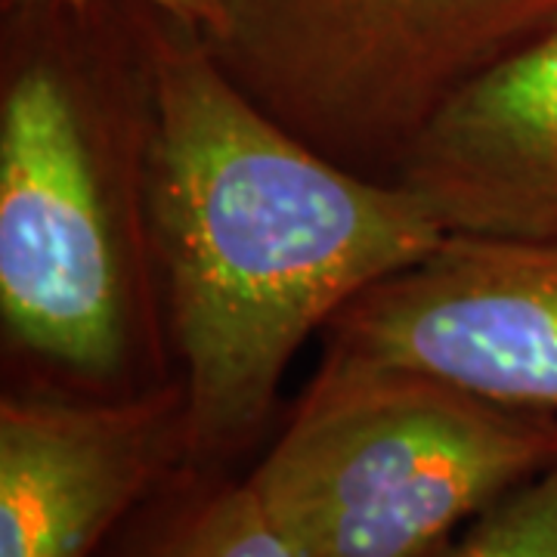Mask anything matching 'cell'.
I'll return each instance as SVG.
<instances>
[{
  "label": "cell",
  "instance_id": "1",
  "mask_svg": "<svg viewBox=\"0 0 557 557\" xmlns=\"http://www.w3.org/2000/svg\"><path fill=\"white\" fill-rule=\"evenodd\" d=\"M134 20L143 218L180 359L186 465L236 471L310 335L446 233L397 180L341 168L270 119L199 28L139 7Z\"/></svg>",
  "mask_w": 557,
  "mask_h": 557
},
{
  "label": "cell",
  "instance_id": "2",
  "mask_svg": "<svg viewBox=\"0 0 557 557\" xmlns=\"http://www.w3.org/2000/svg\"><path fill=\"white\" fill-rule=\"evenodd\" d=\"M552 461V412L325 350L245 478L295 557H431Z\"/></svg>",
  "mask_w": 557,
  "mask_h": 557
},
{
  "label": "cell",
  "instance_id": "3",
  "mask_svg": "<svg viewBox=\"0 0 557 557\" xmlns=\"http://www.w3.org/2000/svg\"><path fill=\"white\" fill-rule=\"evenodd\" d=\"M7 10L0 87V317L65 391H139L127 372V251L87 112L112 7Z\"/></svg>",
  "mask_w": 557,
  "mask_h": 557
},
{
  "label": "cell",
  "instance_id": "4",
  "mask_svg": "<svg viewBox=\"0 0 557 557\" xmlns=\"http://www.w3.org/2000/svg\"><path fill=\"white\" fill-rule=\"evenodd\" d=\"M555 25L557 0H226L205 40L319 156L394 180L458 94Z\"/></svg>",
  "mask_w": 557,
  "mask_h": 557
},
{
  "label": "cell",
  "instance_id": "5",
  "mask_svg": "<svg viewBox=\"0 0 557 557\" xmlns=\"http://www.w3.org/2000/svg\"><path fill=\"white\" fill-rule=\"evenodd\" d=\"M325 350L557 416V236H446L347 304Z\"/></svg>",
  "mask_w": 557,
  "mask_h": 557
},
{
  "label": "cell",
  "instance_id": "6",
  "mask_svg": "<svg viewBox=\"0 0 557 557\" xmlns=\"http://www.w3.org/2000/svg\"><path fill=\"white\" fill-rule=\"evenodd\" d=\"M186 465L177 379L124 394L20 387L0 399V557H97Z\"/></svg>",
  "mask_w": 557,
  "mask_h": 557
},
{
  "label": "cell",
  "instance_id": "7",
  "mask_svg": "<svg viewBox=\"0 0 557 557\" xmlns=\"http://www.w3.org/2000/svg\"><path fill=\"white\" fill-rule=\"evenodd\" d=\"M394 180L446 236H557V25L458 94Z\"/></svg>",
  "mask_w": 557,
  "mask_h": 557
},
{
  "label": "cell",
  "instance_id": "8",
  "mask_svg": "<svg viewBox=\"0 0 557 557\" xmlns=\"http://www.w3.org/2000/svg\"><path fill=\"white\" fill-rule=\"evenodd\" d=\"M97 557H295L245 474L183 465Z\"/></svg>",
  "mask_w": 557,
  "mask_h": 557
},
{
  "label": "cell",
  "instance_id": "9",
  "mask_svg": "<svg viewBox=\"0 0 557 557\" xmlns=\"http://www.w3.org/2000/svg\"><path fill=\"white\" fill-rule=\"evenodd\" d=\"M431 557H557V461L490 505Z\"/></svg>",
  "mask_w": 557,
  "mask_h": 557
},
{
  "label": "cell",
  "instance_id": "10",
  "mask_svg": "<svg viewBox=\"0 0 557 557\" xmlns=\"http://www.w3.org/2000/svg\"><path fill=\"white\" fill-rule=\"evenodd\" d=\"M13 3H44V7H62V10H90V7H139L152 10L168 20L199 28L201 35H214L223 22L226 0H3V7Z\"/></svg>",
  "mask_w": 557,
  "mask_h": 557
}]
</instances>
